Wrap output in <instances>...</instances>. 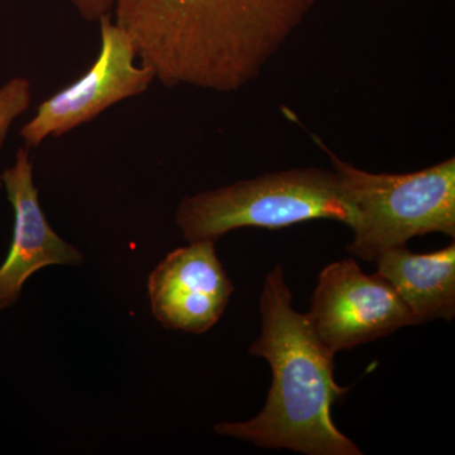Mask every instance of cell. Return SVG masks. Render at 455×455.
I'll list each match as a JSON object with an SVG mask.
<instances>
[{
	"instance_id": "11",
	"label": "cell",
	"mask_w": 455,
	"mask_h": 455,
	"mask_svg": "<svg viewBox=\"0 0 455 455\" xmlns=\"http://www.w3.org/2000/svg\"><path fill=\"white\" fill-rule=\"evenodd\" d=\"M80 16L89 22H98L101 17L112 13L114 0H68Z\"/></svg>"
},
{
	"instance_id": "3",
	"label": "cell",
	"mask_w": 455,
	"mask_h": 455,
	"mask_svg": "<svg viewBox=\"0 0 455 455\" xmlns=\"http://www.w3.org/2000/svg\"><path fill=\"white\" fill-rule=\"evenodd\" d=\"M347 199L353 206L355 238L348 252L364 260L429 233L455 238V157L410 173H373L331 152L319 137Z\"/></svg>"
},
{
	"instance_id": "8",
	"label": "cell",
	"mask_w": 455,
	"mask_h": 455,
	"mask_svg": "<svg viewBox=\"0 0 455 455\" xmlns=\"http://www.w3.org/2000/svg\"><path fill=\"white\" fill-rule=\"evenodd\" d=\"M29 149L20 147L14 164L2 173L14 228L11 250L0 267V310L16 304L26 281L38 269L83 262L82 253L53 232L42 211Z\"/></svg>"
},
{
	"instance_id": "2",
	"label": "cell",
	"mask_w": 455,
	"mask_h": 455,
	"mask_svg": "<svg viewBox=\"0 0 455 455\" xmlns=\"http://www.w3.org/2000/svg\"><path fill=\"white\" fill-rule=\"evenodd\" d=\"M283 266L268 272L259 296L262 328L251 346L253 357L272 370L267 400L256 418L220 423L215 431L265 449L307 455H362L335 427L331 406L348 388L334 379L333 350L311 328L307 314L293 309Z\"/></svg>"
},
{
	"instance_id": "6",
	"label": "cell",
	"mask_w": 455,
	"mask_h": 455,
	"mask_svg": "<svg viewBox=\"0 0 455 455\" xmlns=\"http://www.w3.org/2000/svg\"><path fill=\"white\" fill-rule=\"evenodd\" d=\"M307 316L319 339L334 353L418 325L394 287L377 274H364L352 259L331 263L320 272Z\"/></svg>"
},
{
	"instance_id": "1",
	"label": "cell",
	"mask_w": 455,
	"mask_h": 455,
	"mask_svg": "<svg viewBox=\"0 0 455 455\" xmlns=\"http://www.w3.org/2000/svg\"><path fill=\"white\" fill-rule=\"evenodd\" d=\"M316 0H114L113 20L164 86L218 92L259 76Z\"/></svg>"
},
{
	"instance_id": "7",
	"label": "cell",
	"mask_w": 455,
	"mask_h": 455,
	"mask_svg": "<svg viewBox=\"0 0 455 455\" xmlns=\"http://www.w3.org/2000/svg\"><path fill=\"white\" fill-rule=\"evenodd\" d=\"M235 291L215 241L190 242L167 254L148 278L156 319L171 331L202 334L220 322Z\"/></svg>"
},
{
	"instance_id": "9",
	"label": "cell",
	"mask_w": 455,
	"mask_h": 455,
	"mask_svg": "<svg viewBox=\"0 0 455 455\" xmlns=\"http://www.w3.org/2000/svg\"><path fill=\"white\" fill-rule=\"evenodd\" d=\"M376 274L405 302L416 323L451 322L455 315V244L431 253H414L398 245L379 254Z\"/></svg>"
},
{
	"instance_id": "10",
	"label": "cell",
	"mask_w": 455,
	"mask_h": 455,
	"mask_svg": "<svg viewBox=\"0 0 455 455\" xmlns=\"http://www.w3.org/2000/svg\"><path fill=\"white\" fill-rule=\"evenodd\" d=\"M32 85L23 76H14L0 86V155L13 123L31 107ZM3 188L0 173V190Z\"/></svg>"
},
{
	"instance_id": "4",
	"label": "cell",
	"mask_w": 455,
	"mask_h": 455,
	"mask_svg": "<svg viewBox=\"0 0 455 455\" xmlns=\"http://www.w3.org/2000/svg\"><path fill=\"white\" fill-rule=\"evenodd\" d=\"M333 220L355 226V214L334 171L301 167L276 171L180 203L176 224L188 242L241 228L283 229L302 221Z\"/></svg>"
},
{
	"instance_id": "5",
	"label": "cell",
	"mask_w": 455,
	"mask_h": 455,
	"mask_svg": "<svg viewBox=\"0 0 455 455\" xmlns=\"http://www.w3.org/2000/svg\"><path fill=\"white\" fill-rule=\"evenodd\" d=\"M98 23V59L79 80L42 101L20 132L25 146L64 136L116 104L142 95L154 83V74L140 64L130 36L114 22L112 13Z\"/></svg>"
}]
</instances>
